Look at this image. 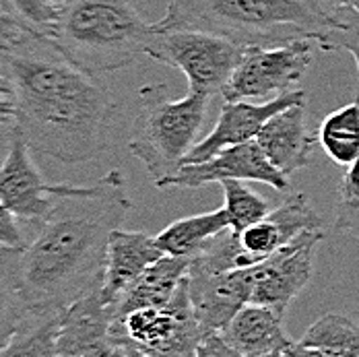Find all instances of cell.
Returning <instances> with one entry per match:
<instances>
[{
	"label": "cell",
	"mask_w": 359,
	"mask_h": 357,
	"mask_svg": "<svg viewBox=\"0 0 359 357\" xmlns=\"http://www.w3.org/2000/svg\"><path fill=\"white\" fill-rule=\"evenodd\" d=\"M221 335L244 357L285 351L293 343L283 328V316L260 304H246L225 324Z\"/></svg>",
	"instance_id": "cell-18"
},
{
	"label": "cell",
	"mask_w": 359,
	"mask_h": 357,
	"mask_svg": "<svg viewBox=\"0 0 359 357\" xmlns=\"http://www.w3.org/2000/svg\"><path fill=\"white\" fill-rule=\"evenodd\" d=\"M188 293L203 332H221L227 322L250 304V273L248 269L209 271L190 262Z\"/></svg>",
	"instance_id": "cell-13"
},
{
	"label": "cell",
	"mask_w": 359,
	"mask_h": 357,
	"mask_svg": "<svg viewBox=\"0 0 359 357\" xmlns=\"http://www.w3.org/2000/svg\"><path fill=\"white\" fill-rule=\"evenodd\" d=\"M0 95L11 97V81H8V71H6V62L0 56Z\"/></svg>",
	"instance_id": "cell-35"
},
{
	"label": "cell",
	"mask_w": 359,
	"mask_h": 357,
	"mask_svg": "<svg viewBox=\"0 0 359 357\" xmlns=\"http://www.w3.org/2000/svg\"><path fill=\"white\" fill-rule=\"evenodd\" d=\"M244 52V46L209 32L155 29L147 56L184 72L190 93L215 97L223 93Z\"/></svg>",
	"instance_id": "cell-6"
},
{
	"label": "cell",
	"mask_w": 359,
	"mask_h": 357,
	"mask_svg": "<svg viewBox=\"0 0 359 357\" xmlns=\"http://www.w3.org/2000/svg\"><path fill=\"white\" fill-rule=\"evenodd\" d=\"M15 128L32 151L62 163L93 161L108 151L118 102L97 76L76 69L41 34L4 56Z\"/></svg>",
	"instance_id": "cell-2"
},
{
	"label": "cell",
	"mask_w": 359,
	"mask_h": 357,
	"mask_svg": "<svg viewBox=\"0 0 359 357\" xmlns=\"http://www.w3.org/2000/svg\"><path fill=\"white\" fill-rule=\"evenodd\" d=\"M114 321L116 308L102 299L100 291L74 302L60 318L56 357H116Z\"/></svg>",
	"instance_id": "cell-15"
},
{
	"label": "cell",
	"mask_w": 359,
	"mask_h": 357,
	"mask_svg": "<svg viewBox=\"0 0 359 357\" xmlns=\"http://www.w3.org/2000/svg\"><path fill=\"white\" fill-rule=\"evenodd\" d=\"M163 256L165 252L157 246L155 236L118 227L109 238L106 275L104 285L100 289L102 299L116 308L126 291L141 279L144 271Z\"/></svg>",
	"instance_id": "cell-17"
},
{
	"label": "cell",
	"mask_w": 359,
	"mask_h": 357,
	"mask_svg": "<svg viewBox=\"0 0 359 357\" xmlns=\"http://www.w3.org/2000/svg\"><path fill=\"white\" fill-rule=\"evenodd\" d=\"M60 184H50L41 176L32 157V147L8 128L6 155L0 163V201L21 221L41 223L52 211Z\"/></svg>",
	"instance_id": "cell-10"
},
{
	"label": "cell",
	"mask_w": 359,
	"mask_h": 357,
	"mask_svg": "<svg viewBox=\"0 0 359 357\" xmlns=\"http://www.w3.org/2000/svg\"><path fill=\"white\" fill-rule=\"evenodd\" d=\"M130 209L120 170H109L93 186L60 184L36 238L17 254V279L32 314L65 312L102 289L109 238Z\"/></svg>",
	"instance_id": "cell-1"
},
{
	"label": "cell",
	"mask_w": 359,
	"mask_h": 357,
	"mask_svg": "<svg viewBox=\"0 0 359 357\" xmlns=\"http://www.w3.org/2000/svg\"><path fill=\"white\" fill-rule=\"evenodd\" d=\"M324 357H359V324L343 314H324L297 341Z\"/></svg>",
	"instance_id": "cell-23"
},
{
	"label": "cell",
	"mask_w": 359,
	"mask_h": 357,
	"mask_svg": "<svg viewBox=\"0 0 359 357\" xmlns=\"http://www.w3.org/2000/svg\"><path fill=\"white\" fill-rule=\"evenodd\" d=\"M221 188L225 198L223 211L227 213L231 231L240 234L271 213L266 201L258 192H254L244 180H223Z\"/></svg>",
	"instance_id": "cell-25"
},
{
	"label": "cell",
	"mask_w": 359,
	"mask_h": 357,
	"mask_svg": "<svg viewBox=\"0 0 359 357\" xmlns=\"http://www.w3.org/2000/svg\"><path fill=\"white\" fill-rule=\"evenodd\" d=\"M306 100V93L302 89L283 93L279 97H273L269 102L256 104V102H225L219 118H217L213 130L194 144L190 155L186 157V163H203L217 153H221L227 147L256 141L260 128L281 109L299 104ZM184 163V166H186Z\"/></svg>",
	"instance_id": "cell-14"
},
{
	"label": "cell",
	"mask_w": 359,
	"mask_h": 357,
	"mask_svg": "<svg viewBox=\"0 0 359 357\" xmlns=\"http://www.w3.org/2000/svg\"><path fill=\"white\" fill-rule=\"evenodd\" d=\"M155 29H198L244 48L320 41L341 25L323 0H168Z\"/></svg>",
	"instance_id": "cell-3"
},
{
	"label": "cell",
	"mask_w": 359,
	"mask_h": 357,
	"mask_svg": "<svg viewBox=\"0 0 359 357\" xmlns=\"http://www.w3.org/2000/svg\"><path fill=\"white\" fill-rule=\"evenodd\" d=\"M341 21V25L318 41V48L323 52H349L355 60L359 72V15L355 13H334Z\"/></svg>",
	"instance_id": "cell-27"
},
{
	"label": "cell",
	"mask_w": 359,
	"mask_h": 357,
	"mask_svg": "<svg viewBox=\"0 0 359 357\" xmlns=\"http://www.w3.org/2000/svg\"><path fill=\"white\" fill-rule=\"evenodd\" d=\"M318 43L312 39L291 41L285 46H250L242 62L223 89L225 102H269L295 91L314 60Z\"/></svg>",
	"instance_id": "cell-8"
},
{
	"label": "cell",
	"mask_w": 359,
	"mask_h": 357,
	"mask_svg": "<svg viewBox=\"0 0 359 357\" xmlns=\"http://www.w3.org/2000/svg\"><path fill=\"white\" fill-rule=\"evenodd\" d=\"M223 180H244V182H262L271 188L285 192L289 178L281 174L262 153L256 141L233 144L217 153L215 157L203 163H186L172 178L165 182V188H201L205 184L223 182Z\"/></svg>",
	"instance_id": "cell-12"
},
{
	"label": "cell",
	"mask_w": 359,
	"mask_h": 357,
	"mask_svg": "<svg viewBox=\"0 0 359 357\" xmlns=\"http://www.w3.org/2000/svg\"><path fill=\"white\" fill-rule=\"evenodd\" d=\"M120 345H122V349H124V353H126V357H147V356H143V353H139L137 349H133V347L124 345V343H120Z\"/></svg>",
	"instance_id": "cell-36"
},
{
	"label": "cell",
	"mask_w": 359,
	"mask_h": 357,
	"mask_svg": "<svg viewBox=\"0 0 359 357\" xmlns=\"http://www.w3.org/2000/svg\"><path fill=\"white\" fill-rule=\"evenodd\" d=\"M256 143L260 144L266 159L285 176L308 168L312 161L318 135L308 124L306 100L277 112L258 133Z\"/></svg>",
	"instance_id": "cell-16"
},
{
	"label": "cell",
	"mask_w": 359,
	"mask_h": 357,
	"mask_svg": "<svg viewBox=\"0 0 359 357\" xmlns=\"http://www.w3.org/2000/svg\"><path fill=\"white\" fill-rule=\"evenodd\" d=\"M50 2H54V4H58V2H60V0H50Z\"/></svg>",
	"instance_id": "cell-40"
},
{
	"label": "cell",
	"mask_w": 359,
	"mask_h": 357,
	"mask_svg": "<svg viewBox=\"0 0 359 357\" xmlns=\"http://www.w3.org/2000/svg\"><path fill=\"white\" fill-rule=\"evenodd\" d=\"M13 120H15V104H13V100L6 97V95H0V126H4V124L11 126Z\"/></svg>",
	"instance_id": "cell-33"
},
{
	"label": "cell",
	"mask_w": 359,
	"mask_h": 357,
	"mask_svg": "<svg viewBox=\"0 0 359 357\" xmlns=\"http://www.w3.org/2000/svg\"><path fill=\"white\" fill-rule=\"evenodd\" d=\"M0 248H2V246H0Z\"/></svg>",
	"instance_id": "cell-42"
},
{
	"label": "cell",
	"mask_w": 359,
	"mask_h": 357,
	"mask_svg": "<svg viewBox=\"0 0 359 357\" xmlns=\"http://www.w3.org/2000/svg\"><path fill=\"white\" fill-rule=\"evenodd\" d=\"M0 246L23 250L27 246L25 236L19 227V219L0 201Z\"/></svg>",
	"instance_id": "cell-30"
},
{
	"label": "cell",
	"mask_w": 359,
	"mask_h": 357,
	"mask_svg": "<svg viewBox=\"0 0 359 357\" xmlns=\"http://www.w3.org/2000/svg\"><path fill=\"white\" fill-rule=\"evenodd\" d=\"M323 151L339 166H351L359 159V97L330 112L318 128Z\"/></svg>",
	"instance_id": "cell-21"
},
{
	"label": "cell",
	"mask_w": 359,
	"mask_h": 357,
	"mask_svg": "<svg viewBox=\"0 0 359 357\" xmlns=\"http://www.w3.org/2000/svg\"><path fill=\"white\" fill-rule=\"evenodd\" d=\"M32 27H36L39 34L48 36L54 19H56V8L58 4L50 0H6Z\"/></svg>",
	"instance_id": "cell-29"
},
{
	"label": "cell",
	"mask_w": 359,
	"mask_h": 357,
	"mask_svg": "<svg viewBox=\"0 0 359 357\" xmlns=\"http://www.w3.org/2000/svg\"><path fill=\"white\" fill-rule=\"evenodd\" d=\"M114 337L147 357H196L205 332L190 302L188 281L168 304L116 316Z\"/></svg>",
	"instance_id": "cell-7"
},
{
	"label": "cell",
	"mask_w": 359,
	"mask_h": 357,
	"mask_svg": "<svg viewBox=\"0 0 359 357\" xmlns=\"http://www.w3.org/2000/svg\"><path fill=\"white\" fill-rule=\"evenodd\" d=\"M358 97H359V89H358Z\"/></svg>",
	"instance_id": "cell-41"
},
{
	"label": "cell",
	"mask_w": 359,
	"mask_h": 357,
	"mask_svg": "<svg viewBox=\"0 0 359 357\" xmlns=\"http://www.w3.org/2000/svg\"><path fill=\"white\" fill-rule=\"evenodd\" d=\"M332 225L339 234L359 238V159L347 168L341 178Z\"/></svg>",
	"instance_id": "cell-26"
},
{
	"label": "cell",
	"mask_w": 359,
	"mask_h": 357,
	"mask_svg": "<svg viewBox=\"0 0 359 357\" xmlns=\"http://www.w3.org/2000/svg\"><path fill=\"white\" fill-rule=\"evenodd\" d=\"M62 312L32 314L0 357H56V339Z\"/></svg>",
	"instance_id": "cell-24"
},
{
	"label": "cell",
	"mask_w": 359,
	"mask_h": 357,
	"mask_svg": "<svg viewBox=\"0 0 359 357\" xmlns=\"http://www.w3.org/2000/svg\"><path fill=\"white\" fill-rule=\"evenodd\" d=\"M153 36L135 0H60L46 37L76 69L102 76L147 56Z\"/></svg>",
	"instance_id": "cell-4"
},
{
	"label": "cell",
	"mask_w": 359,
	"mask_h": 357,
	"mask_svg": "<svg viewBox=\"0 0 359 357\" xmlns=\"http://www.w3.org/2000/svg\"><path fill=\"white\" fill-rule=\"evenodd\" d=\"M262 357H289L285 351H277V353H269V356H262Z\"/></svg>",
	"instance_id": "cell-37"
},
{
	"label": "cell",
	"mask_w": 359,
	"mask_h": 357,
	"mask_svg": "<svg viewBox=\"0 0 359 357\" xmlns=\"http://www.w3.org/2000/svg\"><path fill=\"white\" fill-rule=\"evenodd\" d=\"M196 357H244L238 349H233L221 332H209L203 337L198 349H196Z\"/></svg>",
	"instance_id": "cell-31"
},
{
	"label": "cell",
	"mask_w": 359,
	"mask_h": 357,
	"mask_svg": "<svg viewBox=\"0 0 359 357\" xmlns=\"http://www.w3.org/2000/svg\"><path fill=\"white\" fill-rule=\"evenodd\" d=\"M225 229H229V219L221 207L170 223L155 236V242L165 254L190 260L207 250Z\"/></svg>",
	"instance_id": "cell-20"
},
{
	"label": "cell",
	"mask_w": 359,
	"mask_h": 357,
	"mask_svg": "<svg viewBox=\"0 0 359 357\" xmlns=\"http://www.w3.org/2000/svg\"><path fill=\"white\" fill-rule=\"evenodd\" d=\"M323 238V229L304 231L262 262L250 267V304L266 306L285 316L289 304L312 279L314 250Z\"/></svg>",
	"instance_id": "cell-9"
},
{
	"label": "cell",
	"mask_w": 359,
	"mask_h": 357,
	"mask_svg": "<svg viewBox=\"0 0 359 357\" xmlns=\"http://www.w3.org/2000/svg\"><path fill=\"white\" fill-rule=\"evenodd\" d=\"M36 34H39L36 27H32L11 4L0 6V56L2 58Z\"/></svg>",
	"instance_id": "cell-28"
},
{
	"label": "cell",
	"mask_w": 359,
	"mask_h": 357,
	"mask_svg": "<svg viewBox=\"0 0 359 357\" xmlns=\"http://www.w3.org/2000/svg\"><path fill=\"white\" fill-rule=\"evenodd\" d=\"M188 269H190L188 258L165 254L155 264H151L141 275V279L118 302L116 316H122L141 308L168 304L178 293L180 287L188 281Z\"/></svg>",
	"instance_id": "cell-19"
},
{
	"label": "cell",
	"mask_w": 359,
	"mask_h": 357,
	"mask_svg": "<svg viewBox=\"0 0 359 357\" xmlns=\"http://www.w3.org/2000/svg\"><path fill=\"white\" fill-rule=\"evenodd\" d=\"M323 225V217L312 209L304 192L291 194L262 221L240 234L233 231L238 240L236 269H250L295 240L299 234L318 231Z\"/></svg>",
	"instance_id": "cell-11"
},
{
	"label": "cell",
	"mask_w": 359,
	"mask_h": 357,
	"mask_svg": "<svg viewBox=\"0 0 359 357\" xmlns=\"http://www.w3.org/2000/svg\"><path fill=\"white\" fill-rule=\"evenodd\" d=\"M323 4L334 13H355L359 15V0H323Z\"/></svg>",
	"instance_id": "cell-32"
},
{
	"label": "cell",
	"mask_w": 359,
	"mask_h": 357,
	"mask_svg": "<svg viewBox=\"0 0 359 357\" xmlns=\"http://www.w3.org/2000/svg\"><path fill=\"white\" fill-rule=\"evenodd\" d=\"M17 254L15 248H0V351L32 316L17 279Z\"/></svg>",
	"instance_id": "cell-22"
},
{
	"label": "cell",
	"mask_w": 359,
	"mask_h": 357,
	"mask_svg": "<svg viewBox=\"0 0 359 357\" xmlns=\"http://www.w3.org/2000/svg\"><path fill=\"white\" fill-rule=\"evenodd\" d=\"M137 100L128 151L147 168L151 182L165 188L198 143L213 97L188 91L174 100L165 83H149L137 91Z\"/></svg>",
	"instance_id": "cell-5"
},
{
	"label": "cell",
	"mask_w": 359,
	"mask_h": 357,
	"mask_svg": "<svg viewBox=\"0 0 359 357\" xmlns=\"http://www.w3.org/2000/svg\"><path fill=\"white\" fill-rule=\"evenodd\" d=\"M4 4H8L6 0H0V6H4Z\"/></svg>",
	"instance_id": "cell-39"
},
{
	"label": "cell",
	"mask_w": 359,
	"mask_h": 357,
	"mask_svg": "<svg viewBox=\"0 0 359 357\" xmlns=\"http://www.w3.org/2000/svg\"><path fill=\"white\" fill-rule=\"evenodd\" d=\"M285 353L289 357H324L320 351H316L312 347H304L299 343H291L287 349H285Z\"/></svg>",
	"instance_id": "cell-34"
},
{
	"label": "cell",
	"mask_w": 359,
	"mask_h": 357,
	"mask_svg": "<svg viewBox=\"0 0 359 357\" xmlns=\"http://www.w3.org/2000/svg\"><path fill=\"white\" fill-rule=\"evenodd\" d=\"M116 357H126V353H124V349H122L120 343H118V353H116Z\"/></svg>",
	"instance_id": "cell-38"
}]
</instances>
